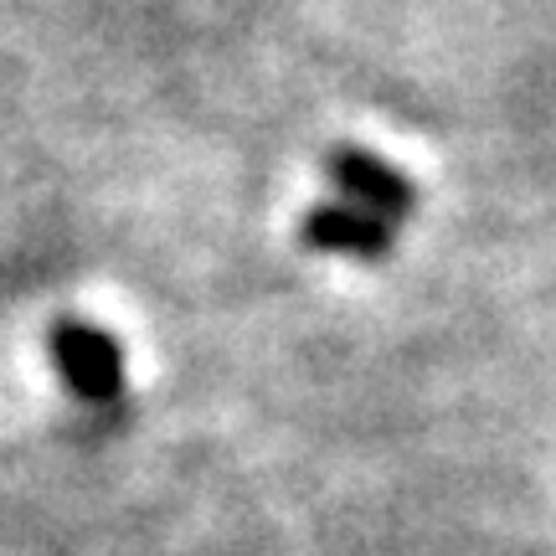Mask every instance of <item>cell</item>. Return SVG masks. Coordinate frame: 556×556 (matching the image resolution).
<instances>
[{
	"instance_id": "6da1fadb",
	"label": "cell",
	"mask_w": 556,
	"mask_h": 556,
	"mask_svg": "<svg viewBox=\"0 0 556 556\" xmlns=\"http://www.w3.org/2000/svg\"><path fill=\"white\" fill-rule=\"evenodd\" d=\"M325 176H330V186L340 191V201H351V206L392 222V227L417 206L413 180L402 176L392 160L371 155V150H356V144H336V150L325 155Z\"/></svg>"
},
{
	"instance_id": "7a4b0ae2",
	"label": "cell",
	"mask_w": 556,
	"mask_h": 556,
	"mask_svg": "<svg viewBox=\"0 0 556 556\" xmlns=\"http://www.w3.org/2000/svg\"><path fill=\"white\" fill-rule=\"evenodd\" d=\"M52 366L83 402H114L124 392L119 340L88 319H67L52 330Z\"/></svg>"
},
{
	"instance_id": "3957f363",
	"label": "cell",
	"mask_w": 556,
	"mask_h": 556,
	"mask_svg": "<svg viewBox=\"0 0 556 556\" xmlns=\"http://www.w3.org/2000/svg\"><path fill=\"white\" fill-rule=\"evenodd\" d=\"M299 238L304 248H319V253H340V258H387L397 248V227L392 222L361 212L351 201H319L299 217Z\"/></svg>"
}]
</instances>
